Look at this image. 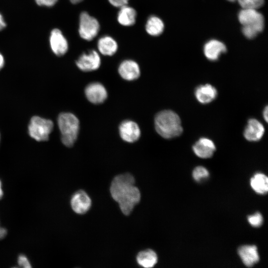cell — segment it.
Wrapping results in <instances>:
<instances>
[{
	"label": "cell",
	"instance_id": "1",
	"mask_svg": "<svg viewBox=\"0 0 268 268\" xmlns=\"http://www.w3.org/2000/svg\"><path fill=\"white\" fill-rule=\"evenodd\" d=\"M110 192L125 215H130L140 201V191L135 186L134 177L129 173L115 177L111 183Z\"/></svg>",
	"mask_w": 268,
	"mask_h": 268
},
{
	"label": "cell",
	"instance_id": "2",
	"mask_svg": "<svg viewBox=\"0 0 268 268\" xmlns=\"http://www.w3.org/2000/svg\"><path fill=\"white\" fill-rule=\"evenodd\" d=\"M154 126L157 133L167 139L178 136L183 132L181 119L172 110H163L158 113L154 119Z\"/></svg>",
	"mask_w": 268,
	"mask_h": 268
},
{
	"label": "cell",
	"instance_id": "3",
	"mask_svg": "<svg viewBox=\"0 0 268 268\" xmlns=\"http://www.w3.org/2000/svg\"><path fill=\"white\" fill-rule=\"evenodd\" d=\"M238 17L242 25V32L248 39L255 38L264 29V16L257 9L242 8Z\"/></svg>",
	"mask_w": 268,
	"mask_h": 268
},
{
	"label": "cell",
	"instance_id": "4",
	"mask_svg": "<svg viewBox=\"0 0 268 268\" xmlns=\"http://www.w3.org/2000/svg\"><path fill=\"white\" fill-rule=\"evenodd\" d=\"M63 143L67 147L73 146L77 139L79 122L78 118L70 113H62L58 118Z\"/></svg>",
	"mask_w": 268,
	"mask_h": 268
},
{
	"label": "cell",
	"instance_id": "5",
	"mask_svg": "<svg viewBox=\"0 0 268 268\" xmlns=\"http://www.w3.org/2000/svg\"><path fill=\"white\" fill-rule=\"evenodd\" d=\"M52 121L41 118L33 117L28 126V133L31 137L37 141H46L53 129Z\"/></svg>",
	"mask_w": 268,
	"mask_h": 268
},
{
	"label": "cell",
	"instance_id": "6",
	"mask_svg": "<svg viewBox=\"0 0 268 268\" xmlns=\"http://www.w3.org/2000/svg\"><path fill=\"white\" fill-rule=\"evenodd\" d=\"M100 25L98 20L87 12L81 13L79 17V34L83 39L91 41L98 34Z\"/></svg>",
	"mask_w": 268,
	"mask_h": 268
},
{
	"label": "cell",
	"instance_id": "7",
	"mask_svg": "<svg viewBox=\"0 0 268 268\" xmlns=\"http://www.w3.org/2000/svg\"><path fill=\"white\" fill-rule=\"evenodd\" d=\"M77 67L82 71H91L97 69L101 65V59L94 50L83 53L76 61Z\"/></svg>",
	"mask_w": 268,
	"mask_h": 268
},
{
	"label": "cell",
	"instance_id": "8",
	"mask_svg": "<svg viewBox=\"0 0 268 268\" xmlns=\"http://www.w3.org/2000/svg\"><path fill=\"white\" fill-rule=\"evenodd\" d=\"M91 204L92 201L90 197L82 190L75 192L70 200L72 209L79 214L86 213L90 209Z\"/></svg>",
	"mask_w": 268,
	"mask_h": 268
},
{
	"label": "cell",
	"instance_id": "9",
	"mask_svg": "<svg viewBox=\"0 0 268 268\" xmlns=\"http://www.w3.org/2000/svg\"><path fill=\"white\" fill-rule=\"evenodd\" d=\"M49 42L52 52L57 56L65 55L68 50L67 40L62 31L58 28H55L51 31Z\"/></svg>",
	"mask_w": 268,
	"mask_h": 268
},
{
	"label": "cell",
	"instance_id": "10",
	"mask_svg": "<svg viewBox=\"0 0 268 268\" xmlns=\"http://www.w3.org/2000/svg\"><path fill=\"white\" fill-rule=\"evenodd\" d=\"M119 134L124 141L133 143L137 141L140 136V130L138 125L131 120H125L120 125Z\"/></svg>",
	"mask_w": 268,
	"mask_h": 268
},
{
	"label": "cell",
	"instance_id": "11",
	"mask_svg": "<svg viewBox=\"0 0 268 268\" xmlns=\"http://www.w3.org/2000/svg\"><path fill=\"white\" fill-rule=\"evenodd\" d=\"M85 94L88 100L95 104L102 103L107 98L105 87L99 82L89 84L85 87Z\"/></svg>",
	"mask_w": 268,
	"mask_h": 268
},
{
	"label": "cell",
	"instance_id": "12",
	"mask_svg": "<svg viewBox=\"0 0 268 268\" xmlns=\"http://www.w3.org/2000/svg\"><path fill=\"white\" fill-rule=\"evenodd\" d=\"M265 133L263 125L258 120L254 118L248 120L244 131V137L250 141L260 140Z\"/></svg>",
	"mask_w": 268,
	"mask_h": 268
},
{
	"label": "cell",
	"instance_id": "13",
	"mask_svg": "<svg viewBox=\"0 0 268 268\" xmlns=\"http://www.w3.org/2000/svg\"><path fill=\"white\" fill-rule=\"evenodd\" d=\"M118 72L123 79L128 81L137 79L140 74L138 65L135 61L131 60L123 61L119 65Z\"/></svg>",
	"mask_w": 268,
	"mask_h": 268
},
{
	"label": "cell",
	"instance_id": "14",
	"mask_svg": "<svg viewBox=\"0 0 268 268\" xmlns=\"http://www.w3.org/2000/svg\"><path fill=\"white\" fill-rule=\"evenodd\" d=\"M193 150L198 157L208 158L213 155L216 147L212 140L206 137H201L194 144Z\"/></svg>",
	"mask_w": 268,
	"mask_h": 268
},
{
	"label": "cell",
	"instance_id": "15",
	"mask_svg": "<svg viewBox=\"0 0 268 268\" xmlns=\"http://www.w3.org/2000/svg\"><path fill=\"white\" fill-rule=\"evenodd\" d=\"M226 46L217 40H211L204 46L203 51L206 58L211 61H216L222 53L226 52Z\"/></svg>",
	"mask_w": 268,
	"mask_h": 268
},
{
	"label": "cell",
	"instance_id": "16",
	"mask_svg": "<svg viewBox=\"0 0 268 268\" xmlns=\"http://www.w3.org/2000/svg\"><path fill=\"white\" fill-rule=\"evenodd\" d=\"M195 95L197 100L202 104H208L217 97L216 89L209 84L201 85L195 89Z\"/></svg>",
	"mask_w": 268,
	"mask_h": 268
},
{
	"label": "cell",
	"instance_id": "17",
	"mask_svg": "<svg viewBox=\"0 0 268 268\" xmlns=\"http://www.w3.org/2000/svg\"><path fill=\"white\" fill-rule=\"evenodd\" d=\"M238 253L244 264L247 267H252L259 261L256 246H242L239 248Z\"/></svg>",
	"mask_w": 268,
	"mask_h": 268
},
{
	"label": "cell",
	"instance_id": "18",
	"mask_svg": "<svg viewBox=\"0 0 268 268\" xmlns=\"http://www.w3.org/2000/svg\"><path fill=\"white\" fill-rule=\"evenodd\" d=\"M158 258L156 253L152 250L147 249L140 251L136 256V262L144 268L153 267L157 263Z\"/></svg>",
	"mask_w": 268,
	"mask_h": 268
},
{
	"label": "cell",
	"instance_id": "19",
	"mask_svg": "<svg viewBox=\"0 0 268 268\" xmlns=\"http://www.w3.org/2000/svg\"><path fill=\"white\" fill-rule=\"evenodd\" d=\"M97 47L100 53L105 56H112L118 49L116 41L109 36L101 37L98 40Z\"/></svg>",
	"mask_w": 268,
	"mask_h": 268
},
{
	"label": "cell",
	"instance_id": "20",
	"mask_svg": "<svg viewBox=\"0 0 268 268\" xmlns=\"http://www.w3.org/2000/svg\"><path fill=\"white\" fill-rule=\"evenodd\" d=\"M136 17V12L135 9L126 5L121 7L118 13L117 20L120 24L129 26L134 24Z\"/></svg>",
	"mask_w": 268,
	"mask_h": 268
},
{
	"label": "cell",
	"instance_id": "21",
	"mask_svg": "<svg viewBox=\"0 0 268 268\" xmlns=\"http://www.w3.org/2000/svg\"><path fill=\"white\" fill-rule=\"evenodd\" d=\"M250 184L252 189L258 194L264 195L268 191V179L263 173H256L251 179Z\"/></svg>",
	"mask_w": 268,
	"mask_h": 268
},
{
	"label": "cell",
	"instance_id": "22",
	"mask_svg": "<svg viewBox=\"0 0 268 268\" xmlns=\"http://www.w3.org/2000/svg\"><path fill=\"white\" fill-rule=\"evenodd\" d=\"M164 29V24L162 20L156 16H151L148 18L145 24V30L148 34L156 36L160 35Z\"/></svg>",
	"mask_w": 268,
	"mask_h": 268
},
{
	"label": "cell",
	"instance_id": "23",
	"mask_svg": "<svg viewBox=\"0 0 268 268\" xmlns=\"http://www.w3.org/2000/svg\"><path fill=\"white\" fill-rule=\"evenodd\" d=\"M243 9H257L262 7L264 0H236Z\"/></svg>",
	"mask_w": 268,
	"mask_h": 268
},
{
	"label": "cell",
	"instance_id": "24",
	"mask_svg": "<svg viewBox=\"0 0 268 268\" xmlns=\"http://www.w3.org/2000/svg\"><path fill=\"white\" fill-rule=\"evenodd\" d=\"M209 176L207 170L202 166H198L193 172V177L196 181H201L206 179Z\"/></svg>",
	"mask_w": 268,
	"mask_h": 268
},
{
	"label": "cell",
	"instance_id": "25",
	"mask_svg": "<svg viewBox=\"0 0 268 268\" xmlns=\"http://www.w3.org/2000/svg\"><path fill=\"white\" fill-rule=\"evenodd\" d=\"M248 220L252 226L258 227L262 224L263 218L260 213L257 212L254 215L249 216Z\"/></svg>",
	"mask_w": 268,
	"mask_h": 268
},
{
	"label": "cell",
	"instance_id": "26",
	"mask_svg": "<svg viewBox=\"0 0 268 268\" xmlns=\"http://www.w3.org/2000/svg\"><path fill=\"white\" fill-rule=\"evenodd\" d=\"M18 264L21 267L24 268H29L31 267L27 257L23 255L19 256L18 258Z\"/></svg>",
	"mask_w": 268,
	"mask_h": 268
},
{
	"label": "cell",
	"instance_id": "27",
	"mask_svg": "<svg viewBox=\"0 0 268 268\" xmlns=\"http://www.w3.org/2000/svg\"><path fill=\"white\" fill-rule=\"evenodd\" d=\"M58 0H35L36 3L40 6L52 7L54 6Z\"/></svg>",
	"mask_w": 268,
	"mask_h": 268
},
{
	"label": "cell",
	"instance_id": "28",
	"mask_svg": "<svg viewBox=\"0 0 268 268\" xmlns=\"http://www.w3.org/2000/svg\"><path fill=\"white\" fill-rule=\"evenodd\" d=\"M108 1L112 5L121 8L126 5L129 0H108Z\"/></svg>",
	"mask_w": 268,
	"mask_h": 268
},
{
	"label": "cell",
	"instance_id": "29",
	"mask_svg": "<svg viewBox=\"0 0 268 268\" xmlns=\"http://www.w3.org/2000/svg\"><path fill=\"white\" fill-rule=\"evenodd\" d=\"M6 23L2 15L0 13V31L3 30L6 27Z\"/></svg>",
	"mask_w": 268,
	"mask_h": 268
},
{
	"label": "cell",
	"instance_id": "30",
	"mask_svg": "<svg viewBox=\"0 0 268 268\" xmlns=\"http://www.w3.org/2000/svg\"><path fill=\"white\" fill-rule=\"evenodd\" d=\"M263 117L266 122H267L268 120V108L267 106H266L264 110Z\"/></svg>",
	"mask_w": 268,
	"mask_h": 268
},
{
	"label": "cell",
	"instance_id": "31",
	"mask_svg": "<svg viewBox=\"0 0 268 268\" xmlns=\"http://www.w3.org/2000/svg\"><path fill=\"white\" fill-rule=\"evenodd\" d=\"M6 234V230L3 228L0 227V239H2Z\"/></svg>",
	"mask_w": 268,
	"mask_h": 268
},
{
	"label": "cell",
	"instance_id": "32",
	"mask_svg": "<svg viewBox=\"0 0 268 268\" xmlns=\"http://www.w3.org/2000/svg\"><path fill=\"white\" fill-rule=\"evenodd\" d=\"M4 64V60L2 55L0 53V70L3 67Z\"/></svg>",
	"mask_w": 268,
	"mask_h": 268
},
{
	"label": "cell",
	"instance_id": "33",
	"mask_svg": "<svg viewBox=\"0 0 268 268\" xmlns=\"http://www.w3.org/2000/svg\"><path fill=\"white\" fill-rule=\"evenodd\" d=\"M73 4H76L81 2L83 0H69Z\"/></svg>",
	"mask_w": 268,
	"mask_h": 268
},
{
	"label": "cell",
	"instance_id": "34",
	"mask_svg": "<svg viewBox=\"0 0 268 268\" xmlns=\"http://www.w3.org/2000/svg\"><path fill=\"white\" fill-rule=\"evenodd\" d=\"M2 195H3V192H2V189H1V182L0 181V199L1 198V197H2Z\"/></svg>",
	"mask_w": 268,
	"mask_h": 268
},
{
	"label": "cell",
	"instance_id": "35",
	"mask_svg": "<svg viewBox=\"0 0 268 268\" xmlns=\"http://www.w3.org/2000/svg\"><path fill=\"white\" fill-rule=\"evenodd\" d=\"M227 0L231 1V2H234V1H236V0Z\"/></svg>",
	"mask_w": 268,
	"mask_h": 268
},
{
	"label": "cell",
	"instance_id": "36",
	"mask_svg": "<svg viewBox=\"0 0 268 268\" xmlns=\"http://www.w3.org/2000/svg\"></svg>",
	"mask_w": 268,
	"mask_h": 268
}]
</instances>
